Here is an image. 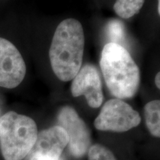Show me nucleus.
Here are the masks:
<instances>
[{
  "mask_svg": "<svg viewBox=\"0 0 160 160\" xmlns=\"http://www.w3.org/2000/svg\"><path fill=\"white\" fill-rule=\"evenodd\" d=\"M37 124L27 116L9 111L0 117V145L5 160H22L34 145Z\"/></svg>",
  "mask_w": 160,
  "mask_h": 160,
  "instance_id": "7ed1b4c3",
  "label": "nucleus"
},
{
  "mask_svg": "<svg viewBox=\"0 0 160 160\" xmlns=\"http://www.w3.org/2000/svg\"><path fill=\"white\" fill-rule=\"evenodd\" d=\"M141 122L138 112L122 99H110L94 121L97 130L103 131L125 132L137 127Z\"/></svg>",
  "mask_w": 160,
  "mask_h": 160,
  "instance_id": "20e7f679",
  "label": "nucleus"
},
{
  "mask_svg": "<svg viewBox=\"0 0 160 160\" xmlns=\"http://www.w3.org/2000/svg\"><path fill=\"white\" fill-rule=\"evenodd\" d=\"M100 68L106 85L117 99L133 97L139 89L140 71L129 52L119 44L104 46Z\"/></svg>",
  "mask_w": 160,
  "mask_h": 160,
  "instance_id": "f03ea898",
  "label": "nucleus"
},
{
  "mask_svg": "<svg viewBox=\"0 0 160 160\" xmlns=\"http://www.w3.org/2000/svg\"><path fill=\"white\" fill-rule=\"evenodd\" d=\"M58 125L62 128L68 137L69 149L75 157H82L91 148V131L85 122L73 108L65 106L60 110Z\"/></svg>",
  "mask_w": 160,
  "mask_h": 160,
  "instance_id": "39448f33",
  "label": "nucleus"
},
{
  "mask_svg": "<svg viewBox=\"0 0 160 160\" xmlns=\"http://www.w3.org/2000/svg\"><path fill=\"white\" fill-rule=\"evenodd\" d=\"M108 37L111 40L110 42L119 44L125 39V27L122 22L117 19L111 20L108 23L107 28Z\"/></svg>",
  "mask_w": 160,
  "mask_h": 160,
  "instance_id": "9b49d317",
  "label": "nucleus"
},
{
  "mask_svg": "<svg viewBox=\"0 0 160 160\" xmlns=\"http://www.w3.org/2000/svg\"><path fill=\"white\" fill-rule=\"evenodd\" d=\"M146 125L150 133L156 137H160V101L153 100L145 106Z\"/></svg>",
  "mask_w": 160,
  "mask_h": 160,
  "instance_id": "1a4fd4ad",
  "label": "nucleus"
},
{
  "mask_svg": "<svg viewBox=\"0 0 160 160\" xmlns=\"http://www.w3.org/2000/svg\"><path fill=\"white\" fill-rule=\"evenodd\" d=\"M145 3V0H116L113 10L122 19H129L137 14Z\"/></svg>",
  "mask_w": 160,
  "mask_h": 160,
  "instance_id": "9d476101",
  "label": "nucleus"
},
{
  "mask_svg": "<svg viewBox=\"0 0 160 160\" xmlns=\"http://www.w3.org/2000/svg\"><path fill=\"white\" fill-rule=\"evenodd\" d=\"M88 152V160H117L110 150L99 144L91 146Z\"/></svg>",
  "mask_w": 160,
  "mask_h": 160,
  "instance_id": "f8f14e48",
  "label": "nucleus"
},
{
  "mask_svg": "<svg viewBox=\"0 0 160 160\" xmlns=\"http://www.w3.org/2000/svg\"><path fill=\"white\" fill-rule=\"evenodd\" d=\"M85 34L81 23L77 19H67L56 29L49 57L53 73L64 82L71 81L81 68Z\"/></svg>",
  "mask_w": 160,
  "mask_h": 160,
  "instance_id": "f257e3e1",
  "label": "nucleus"
},
{
  "mask_svg": "<svg viewBox=\"0 0 160 160\" xmlns=\"http://www.w3.org/2000/svg\"><path fill=\"white\" fill-rule=\"evenodd\" d=\"M26 74L22 56L11 42L0 37V87L14 88Z\"/></svg>",
  "mask_w": 160,
  "mask_h": 160,
  "instance_id": "423d86ee",
  "label": "nucleus"
},
{
  "mask_svg": "<svg viewBox=\"0 0 160 160\" xmlns=\"http://www.w3.org/2000/svg\"><path fill=\"white\" fill-rule=\"evenodd\" d=\"M160 73L159 72H158L157 74L156 75V77H155V84H156V86L158 88H160Z\"/></svg>",
  "mask_w": 160,
  "mask_h": 160,
  "instance_id": "ddd939ff",
  "label": "nucleus"
},
{
  "mask_svg": "<svg viewBox=\"0 0 160 160\" xmlns=\"http://www.w3.org/2000/svg\"><path fill=\"white\" fill-rule=\"evenodd\" d=\"M157 10H158V13L160 14V0H158V8H157Z\"/></svg>",
  "mask_w": 160,
  "mask_h": 160,
  "instance_id": "4468645a",
  "label": "nucleus"
},
{
  "mask_svg": "<svg viewBox=\"0 0 160 160\" xmlns=\"http://www.w3.org/2000/svg\"><path fill=\"white\" fill-rule=\"evenodd\" d=\"M68 143L67 133L59 125L38 133L34 145L24 160H62L61 155Z\"/></svg>",
  "mask_w": 160,
  "mask_h": 160,
  "instance_id": "0eeeda50",
  "label": "nucleus"
},
{
  "mask_svg": "<svg viewBox=\"0 0 160 160\" xmlns=\"http://www.w3.org/2000/svg\"><path fill=\"white\" fill-rule=\"evenodd\" d=\"M71 89L74 97L85 96L90 107L97 108L102 104V84L94 65L88 64L80 68L73 79Z\"/></svg>",
  "mask_w": 160,
  "mask_h": 160,
  "instance_id": "6e6552de",
  "label": "nucleus"
}]
</instances>
